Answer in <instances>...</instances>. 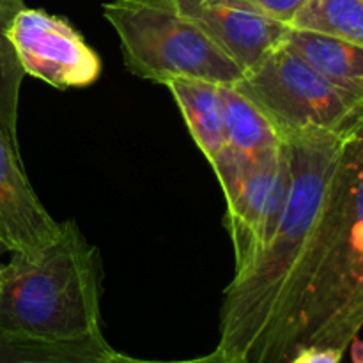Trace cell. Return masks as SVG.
Returning <instances> with one entry per match:
<instances>
[{
    "label": "cell",
    "mask_w": 363,
    "mask_h": 363,
    "mask_svg": "<svg viewBox=\"0 0 363 363\" xmlns=\"http://www.w3.org/2000/svg\"><path fill=\"white\" fill-rule=\"evenodd\" d=\"M191 138L208 162L227 147L222 85L204 80L167 82Z\"/></svg>",
    "instance_id": "11"
},
{
    "label": "cell",
    "mask_w": 363,
    "mask_h": 363,
    "mask_svg": "<svg viewBox=\"0 0 363 363\" xmlns=\"http://www.w3.org/2000/svg\"><path fill=\"white\" fill-rule=\"evenodd\" d=\"M342 138L325 131L284 138L291 179L282 216L261 254L234 273L223 289L216 350L233 362L245 363L250 358L279 307L318 223Z\"/></svg>",
    "instance_id": "2"
},
{
    "label": "cell",
    "mask_w": 363,
    "mask_h": 363,
    "mask_svg": "<svg viewBox=\"0 0 363 363\" xmlns=\"http://www.w3.org/2000/svg\"><path fill=\"white\" fill-rule=\"evenodd\" d=\"M289 27L321 32L363 48V0H311Z\"/></svg>",
    "instance_id": "15"
},
{
    "label": "cell",
    "mask_w": 363,
    "mask_h": 363,
    "mask_svg": "<svg viewBox=\"0 0 363 363\" xmlns=\"http://www.w3.org/2000/svg\"><path fill=\"white\" fill-rule=\"evenodd\" d=\"M351 347V360L353 363H363V340L353 339V342L350 344Z\"/></svg>",
    "instance_id": "19"
},
{
    "label": "cell",
    "mask_w": 363,
    "mask_h": 363,
    "mask_svg": "<svg viewBox=\"0 0 363 363\" xmlns=\"http://www.w3.org/2000/svg\"><path fill=\"white\" fill-rule=\"evenodd\" d=\"M59 234L60 222L32 190L20 149L0 128V245L13 254L34 259Z\"/></svg>",
    "instance_id": "9"
},
{
    "label": "cell",
    "mask_w": 363,
    "mask_h": 363,
    "mask_svg": "<svg viewBox=\"0 0 363 363\" xmlns=\"http://www.w3.org/2000/svg\"><path fill=\"white\" fill-rule=\"evenodd\" d=\"M99 252L73 220L38 257L13 254L0 266V335L77 340L101 333Z\"/></svg>",
    "instance_id": "3"
},
{
    "label": "cell",
    "mask_w": 363,
    "mask_h": 363,
    "mask_svg": "<svg viewBox=\"0 0 363 363\" xmlns=\"http://www.w3.org/2000/svg\"><path fill=\"white\" fill-rule=\"evenodd\" d=\"M363 328V116L344 135L307 248L245 363H289L308 347L346 351Z\"/></svg>",
    "instance_id": "1"
},
{
    "label": "cell",
    "mask_w": 363,
    "mask_h": 363,
    "mask_svg": "<svg viewBox=\"0 0 363 363\" xmlns=\"http://www.w3.org/2000/svg\"><path fill=\"white\" fill-rule=\"evenodd\" d=\"M108 363H236V362H233V360H230V358H227L225 354H223L220 350H215V351H213V353L206 354V357L188 358V360H170V362L144 360V358H133V357H128V354L117 353V351L113 350V353L110 354Z\"/></svg>",
    "instance_id": "17"
},
{
    "label": "cell",
    "mask_w": 363,
    "mask_h": 363,
    "mask_svg": "<svg viewBox=\"0 0 363 363\" xmlns=\"http://www.w3.org/2000/svg\"><path fill=\"white\" fill-rule=\"evenodd\" d=\"M183 16L201 27L247 73L257 66L287 32L250 0H170Z\"/></svg>",
    "instance_id": "8"
},
{
    "label": "cell",
    "mask_w": 363,
    "mask_h": 363,
    "mask_svg": "<svg viewBox=\"0 0 363 363\" xmlns=\"http://www.w3.org/2000/svg\"><path fill=\"white\" fill-rule=\"evenodd\" d=\"M112 353L103 333L59 342L0 335V363H108Z\"/></svg>",
    "instance_id": "12"
},
{
    "label": "cell",
    "mask_w": 363,
    "mask_h": 363,
    "mask_svg": "<svg viewBox=\"0 0 363 363\" xmlns=\"http://www.w3.org/2000/svg\"><path fill=\"white\" fill-rule=\"evenodd\" d=\"M259 11L269 16L272 20L289 27L298 13L307 6L311 0H250Z\"/></svg>",
    "instance_id": "16"
},
{
    "label": "cell",
    "mask_w": 363,
    "mask_h": 363,
    "mask_svg": "<svg viewBox=\"0 0 363 363\" xmlns=\"http://www.w3.org/2000/svg\"><path fill=\"white\" fill-rule=\"evenodd\" d=\"M25 0H0V128L18 145V105L25 71L11 43L9 25Z\"/></svg>",
    "instance_id": "14"
},
{
    "label": "cell",
    "mask_w": 363,
    "mask_h": 363,
    "mask_svg": "<svg viewBox=\"0 0 363 363\" xmlns=\"http://www.w3.org/2000/svg\"><path fill=\"white\" fill-rule=\"evenodd\" d=\"M227 201L223 223L234 247V273L247 268L275 230L289 190V155L277 151L247 156L227 145L209 162Z\"/></svg>",
    "instance_id": "6"
},
{
    "label": "cell",
    "mask_w": 363,
    "mask_h": 363,
    "mask_svg": "<svg viewBox=\"0 0 363 363\" xmlns=\"http://www.w3.org/2000/svg\"><path fill=\"white\" fill-rule=\"evenodd\" d=\"M11 43L25 74L52 87L84 89L98 82L103 64L67 20L45 9L21 7L9 25Z\"/></svg>",
    "instance_id": "7"
},
{
    "label": "cell",
    "mask_w": 363,
    "mask_h": 363,
    "mask_svg": "<svg viewBox=\"0 0 363 363\" xmlns=\"http://www.w3.org/2000/svg\"><path fill=\"white\" fill-rule=\"evenodd\" d=\"M119 35L124 66L152 84L204 80L233 87L245 71L170 0H112L103 6Z\"/></svg>",
    "instance_id": "4"
},
{
    "label": "cell",
    "mask_w": 363,
    "mask_h": 363,
    "mask_svg": "<svg viewBox=\"0 0 363 363\" xmlns=\"http://www.w3.org/2000/svg\"><path fill=\"white\" fill-rule=\"evenodd\" d=\"M234 87L268 117L282 140L311 131L344 137L363 116V103L335 87L284 43Z\"/></svg>",
    "instance_id": "5"
},
{
    "label": "cell",
    "mask_w": 363,
    "mask_h": 363,
    "mask_svg": "<svg viewBox=\"0 0 363 363\" xmlns=\"http://www.w3.org/2000/svg\"><path fill=\"white\" fill-rule=\"evenodd\" d=\"M222 96L229 147L247 156H262L282 145V138L268 117L234 85H222Z\"/></svg>",
    "instance_id": "13"
},
{
    "label": "cell",
    "mask_w": 363,
    "mask_h": 363,
    "mask_svg": "<svg viewBox=\"0 0 363 363\" xmlns=\"http://www.w3.org/2000/svg\"><path fill=\"white\" fill-rule=\"evenodd\" d=\"M282 43L335 87L363 103V48L344 39L303 28H287Z\"/></svg>",
    "instance_id": "10"
},
{
    "label": "cell",
    "mask_w": 363,
    "mask_h": 363,
    "mask_svg": "<svg viewBox=\"0 0 363 363\" xmlns=\"http://www.w3.org/2000/svg\"><path fill=\"white\" fill-rule=\"evenodd\" d=\"M344 351L332 347H308L298 353L289 363H340Z\"/></svg>",
    "instance_id": "18"
}]
</instances>
